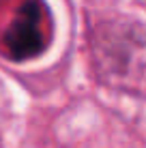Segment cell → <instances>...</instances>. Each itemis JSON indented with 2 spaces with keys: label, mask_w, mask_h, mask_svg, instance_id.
I'll list each match as a JSON object with an SVG mask.
<instances>
[{
  "label": "cell",
  "mask_w": 146,
  "mask_h": 148,
  "mask_svg": "<svg viewBox=\"0 0 146 148\" xmlns=\"http://www.w3.org/2000/svg\"><path fill=\"white\" fill-rule=\"evenodd\" d=\"M4 45L15 60H26L43 49V7L39 0L24 2V7L19 9L4 34Z\"/></svg>",
  "instance_id": "obj_1"
}]
</instances>
